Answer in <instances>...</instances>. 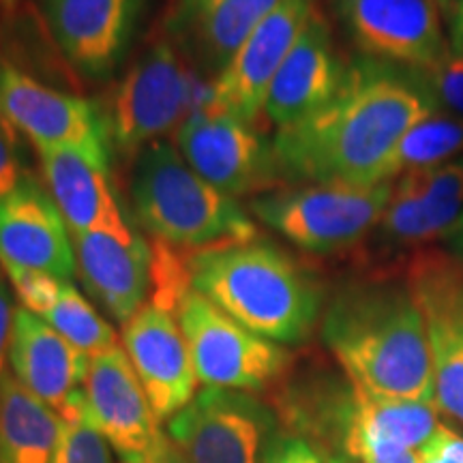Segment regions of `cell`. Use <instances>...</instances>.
I'll return each instance as SVG.
<instances>
[{
  "instance_id": "1",
  "label": "cell",
  "mask_w": 463,
  "mask_h": 463,
  "mask_svg": "<svg viewBox=\"0 0 463 463\" xmlns=\"http://www.w3.org/2000/svg\"><path fill=\"white\" fill-rule=\"evenodd\" d=\"M438 109L416 69L369 56L350 61L337 95L273 137L281 181L384 183L399 140Z\"/></svg>"
},
{
  "instance_id": "2",
  "label": "cell",
  "mask_w": 463,
  "mask_h": 463,
  "mask_svg": "<svg viewBox=\"0 0 463 463\" xmlns=\"http://www.w3.org/2000/svg\"><path fill=\"white\" fill-rule=\"evenodd\" d=\"M320 333L358 389L378 397L436 403L425 317L403 270L341 281L324 305Z\"/></svg>"
},
{
  "instance_id": "3",
  "label": "cell",
  "mask_w": 463,
  "mask_h": 463,
  "mask_svg": "<svg viewBox=\"0 0 463 463\" xmlns=\"http://www.w3.org/2000/svg\"><path fill=\"white\" fill-rule=\"evenodd\" d=\"M187 275L191 289L247 331L279 345L309 341L326 305L317 277L260 236L189 253Z\"/></svg>"
},
{
  "instance_id": "4",
  "label": "cell",
  "mask_w": 463,
  "mask_h": 463,
  "mask_svg": "<svg viewBox=\"0 0 463 463\" xmlns=\"http://www.w3.org/2000/svg\"><path fill=\"white\" fill-rule=\"evenodd\" d=\"M129 200L136 222L157 242L191 253L258 236L239 200L204 181L174 140H161L133 157Z\"/></svg>"
},
{
  "instance_id": "5",
  "label": "cell",
  "mask_w": 463,
  "mask_h": 463,
  "mask_svg": "<svg viewBox=\"0 0 463 463\" xmlns=\"http://www.w3.org/2000/svg\"><path fill=\"white\" fill-rule=\"evenodd\" d=\"M392 194V181L297 183L249 198V215L316 256H335L372 239Z\"/></svg>"
},
{
  "instance_id": "6",
  "label": "cell",
  "mask_w": 463,
  "mask_h": 463,
  "mask_svg": "<svg viewBox=\"0 0 463 463\" xmlns=\"http://www.w3.org/2000/svg\"><path fill=\"white\" fill-rule=\"evenodd\" d=\"M191 99L184 56L167 37L153 42L127 69L101 108L112 150L136 157L183 125Z\"/></svg>"
},
{
  "instance_id": "7",
  "label": "cell",
  "mask_w": 463,
  "mask_h": 463,
  "mask_svg": "<svg viewBox=\"0 0 463 463\" xmlns=\"http://www.w3.org/2000/svg\"><path fill=\"white\" fill-rule=\"evenodd\" d=\"M176 317L198 382L208 389H273L292 367L286 347L247 331L195 289L189 288L178 300Z\"/></svg>"
},
{
  "instance_id": "8",
  "label": "cell",
  "mask_w": 463,
  "mask_h": 463,
  "mask_svg": "<svg viewBox=\"0 0 463 463\" xmlns=\"http://www.w3.org/2000/svg\"><path fill=\"white\" fill-rule=\"evenodd\" d=\"M273 389L270 408L283 433L309 444L324 463H358V386L344 369L289 367Z\"/></svg>"
},
{
  "instance_id": "9",
  "label": "cell",
  "mask_w": 463,
  "mask_h": 463,
  "mask_svg": "<svg viewBox=\"0 0 463 463\" xmlns=\"http://www.w3.org/2000/svg\"><path fill=\"white\" fill-rule=\"evenodd\" d=\"M184 161L230 198H253L281 181L273 140L236 116L204 108L174 133Z\"/></svg>"
},
{
  "instance_id": "10",
  "label": "cell",
  "mask_w": 463,
  "mask_h": 463,
  "mask_svg": "<svg viewBox=\"0 0 463 463\" xmlns=\"http://www.w3.org/2000/svg\"><path fill=\"white\" fill-rule=\"evenodd\" d=\"M402 270L425 317L438 412L463 425V262L444 249L422 247Z\"/></svg>"
},
{
  "instance_id": "11",
  "label": "cell",
  "mask_w": 463,
  "mask_h": 463,
  "mask_svg": "<svg viewBox=\"0 0 463 463\" xmlns=\"http://www.w3.org/2000/svg\"><path fill=\"white\" fill-rule=\"evenodd\" d=\"M277 430L273 408L260 397L208 386L167 422V433L189 463H262Z\"/></svg>"
},
{
  "instance_id": "12",
  "label": "cell",
  "mask_w": 463,
  "mask_h": 463,
  "mask_svg": "<svg viewBox=\"0 0 463 463\" xmlns=\"http://www.w3.org/2000/svg\"><path fill=\"white\" fill-rule=\"evenodd\" d=\"M331 5L363 56L420 71L450 52L436 0H331Z\"/></svg>"
},
{
  "instance_id": "13",
  "label": "cell",
  "mask_w": 463,
  "mask_h": 463,
  "mask_svg": "<svg viewBox=\"0 0 463 463\" xmlns=\"http://www.w3.org/2000/svg\"><path fill=\"white\" fill-rule=\"evenodd\" d=\"M146 0H37L45 31L67 65L103 82L123 65Z\"/></svg>"
},
{
  "instance_id": "14",
  "label": "cell",
  "mask_w": 463,
  "mask_h": 463,
  "mask_svg": "<svg viewBox=\"0 0 463 463\" xmlns=\"http://www.w3.org/2000/svg\"><path fill=\"white\" fill-rule=\"evenodd\" d=\"M317 9V0H279L213 80L206 108L256 125L277 71Z\"/></svg>"
},
{
  "instance_id": "15",
  "label": "cell",
  "mask_w": 463,
  "mask_h": 463,
  "mask_svg": "<svg viewBox=\"0 0 463 463\" xmlns=\"http://www.w3.org/2000/svg\"><path fill=\"white\" fill-rule=\"evenodd\" d=\"M0 118L34 150L109 146L101 106L39 82L7 58H0Z\"/></svg>"
},
{
  "instance_id": "16",
  "label": "cell",
  "mask_w": 463,
  "mask_h": 463,
  "mask_svg": "<svg viewBox=\"0 0 463 463\" xmlns=\"http://www.w3.org/2000/svg\"><path fill=\"white\" fill-rule=\"evenodd\" d=\"M43 184L71 232H101L131 241L137 234L109 176V146H58L37 150Z\"/></svg>"
},
{
  "instance_id": "17",
  "label": "cell",
  "mask_w": 463,
  "mask_h": 463,
  "mask_svg": "<svg viewBox=\"0 0 463 463\" xmlns=\"http://www.w3.org/2000/svg\"><path fill=\"white\" fill-rule=\"evenodd\" d=\"M463 215V159L419 167L392 181V194L373 241L386 249L430 247L447 241Z\"/></svg>"
},
{
  "instance_id": "18",
  "label": "cell",
  "mask_w": 463,
  "mask_h": 463,
  "mask_svg": "<svg viewBox=\"0 0 463 463\" xmlns=\"http://www.w3.org/2000/svg\"><path fill=\"white\" fill-rule=\"evenodd\" d=\"M0 266L67 281L78 273L71 230L33 172H26L20 184L0 198Z\"/></svg>"
},
{
  "instance_id": "19",
  "label": "cell",
  "mask_w": 463,
  "mask_h": 463,
  "mask_svg": "<svg viewBox=\"0 0 463 463\" xmlns=\"http://www.w3.org/2000/svg\"><path fill=\"white\" fill-rule=\"evenodd\" d=\"M84 395L90 420L118 453L120 463L144 459L164 436L125 347L114 345L90 358Z\"/></svg>"
},
{
  "instance_id": "20",
  "label": "cell",
  "mask_w": 463,
  "mask_h": 463,
  "mask_svg": "<svg viewBox=\"0 0 463 463\" xmlns=\"http://www.w3.org/2000/svg\"><path fill=\"white\" fill-rule=\"evenodd\" d=\"M123 347L159 420L198 395V375L174 311L148 303L123 324Z\"/></svg>"
},
{
  "instance_id": "21",
  "label": "cell",
  "mask_w": 463,
  "mask_h": 463,
  "mask_svg": "<svg viewBox=\"0 0 463 463\" xmlns=\"http://www.w3.org/2000/svg\"><path fill=\"white\" fill-rule=\"evenodd\" d=\"M347 65L335 43L331 22L317 9L266 92L269 123L279 131L322 109L344 84Z\"/></svg>"
},
{
  "instance_id": "22",
  "label": "cell",
  "mask_w": 463,
  "mask_h": 463,
  "mask_svg": "<svg viewBox=\"0 0 463 463\" xmlns=\"http://www.w3.org/2000/svg\"><path fill=\"white\" fill-rule=\"evenodd\" d=\"M75 264L86 292L118 324H127L150 300L155 247L140 234L131 241L101 232H71Z\"/></svg>"
},
{
  "instance_id": "23",
  "label": "cell",
  "mask_w": 463,
  "mask_h": 463,
  "mask_svg": "<svg viewBox=\"0 0 463 463\" xmlns=\"http://www.w3.org/2000/svg\"><path fill=\"white\" fill-rule=\"evenodd\" d=\"M277 3L279 0H172L165 37L184 61L215 80Z\"/></svg>"
},
{
  "instance_id": "24",
  "label": "cell",
  "mask_w": 463,
  "mask_h": 463,
  "mask_svg": "<svg viewBox=\"0 0 463 463\" xmlns=\"http://www.w3.org/2000/svg\"><path fill=\"white\" fill-rule=\"evenodd\" d=\"M14 378L61 414L84 389L90 356L24 307L15 309L9 354Z\"/></svg>"
},
{
  "instance_id": "25",
  "label": "cell",
  "mask_w": 463,
  "mask_h": 463,
  "mask_svg": "<svg viewBox=\"0 0 463 463\" xmlns=\"http://www.w3.org/2000/svg\"><path fill=\"white\" fill-rule=\"evenodd\" d=\"M62 419L14 375L0 384V463H54Z\"/></svg>"
},
{
  "instance_id": "26",
  "label": "cell",
  "mask_w": 463,
  "mask_h": 463,
  "mask_svg": "<svg viewBox=\"0 0 463 463\" xmlns=\"http://www.w3.org/2000/svg\"><path fill=\"white\" fill-rule=\"evenodd\" d=\"M438 427L436 403L378 397L358 389V463L364 450L380 444L420 450L438 431Z\"/></svg>"
},
{
  "instance_id": "27",
  "label": "cell",
  "mask_w": 463,
  "mask_h": 463,
  "mask_svg": "<svg viewBox=\"0 0 463 463\" xmlns=\"http://www.w3.org/2000/svg\"><path fill=\"white\" fill-rule=\"evenodd\" d=\"M461 153L463 118L438 108L399 140L384 167V181H395L402 174L419 167L449 164Z\"/></svg>"
},
{
  "instance_id": "28",
  "label": "cell",
  "mask_w": 463,
  "mask_h": 463,
  "mask_svg": "<svg viewBox=\"0 0 463 463\" xmlns=\"http://www.w3.org/2000/svg\"><path fill=\"white\" fill-rule=\"evenodd\" d=\"M39 317L90 358L118 345L114 328L73 286V281H61L56 297Z\"/></svg>"
},
{
  "instance_id": "29",
  "label": "cell",
  "mask_w": 463,
  "mask_h": 463,
  "mask_svg": "<svg viewBox=\"0 0 463 463\" xmlns=\"http://www.w3.org/2000/svg\"><path fill=\"white\" fill-rule=\"evenodd\" d=\"M62 431L54 463H112L109 442L89 416L84 389L61 412Z\"/></svg>"
},
{
  "instance_id": "30",
  "label": "cell",
  "mask_w": 463,
  "mask_h": 463,
  "mask_svg": "<svg viewBox=\"0 0 463 463\" xmlns=\"http://www.w3.org/2000/svg\"><path fill=\"white\" fill-rule=\"evenodd\" d=\"M436 106L463 118V52L450 48L447 56L419 71Z\"/></svg>"
},
{
  "instance_id": "31",
  "label": "cell",
  "mask_w": 463,
  "mask_h": 463,
  "mask_svg": "<svg viewBox=\"0 0 463 463\" xmlns=\"http://www.w3.org/2000/svg\"><path fill=\"white\" fill-rule=\"evenodd\" d=\"M15 136L17 133L0 118V198L11 194L26 174Z\"/></svg>"
},
{
  "instance_id": "32",
  "label": "cell",
  "mask_w": 463,
  "mask_h": 463,
  "mask_svg": "<svg viewBox=\"0 0 463 463\" xmlns=\"http://www.w3.org/2000/svg\"><path fill=\"white\" fill-rule=\"evenodd\" d=\"M262 463H324L320 455L300 438L277 430L266 442Z\"/></svg>"
},
{
  "instance_id": "33",
  "label": "cell",
  "mask_w": 463,
  "mask_h": 463,
  "mask_svg": "<svg viewBox=\"0 0 463 463\" xmlns=\"http://www.w3.org/2000/svg\"><path fill=\"white\" fill-rule=\"evenodd\" d=\"M14 305V288H11L9 277L0 266V384L7 378V364L11 354V339H14V322H15Z\"/></svg>"
},
{
  "instance_id": "34",
  "label": "cell",
  "mask_w": 463,
  "mask_h": 463,
  "mask_svg": "<svg viewBox=\"0 0 463 463\" xmlns=\"http://www.w3.org/2000/svg\"><path fill=\"white\" fill-rule=\"evenodd\" d=\"M416 455L419 463H463V438L439 425L430 442L416 450Z\"/></svg>"
},
{
  "instance_id": "35",
  "label": "cell",
  "mask_w": 463,
  "mask_h": 463,
  "mask_svg": "<svg viewBox=\"0 0 463 463\" xmlns=\"http://www.w3.org/2000/svg\"><path fill=\"white\" fill-rule=\"evenodd\" d=\"M136 463H189V461L183 450L178 449V444L170 438V433H164L159 442L150 449V453Z\"/></svg>"
},
{
  "instance_id": "36",
  "label": "cell",
  "mask_w": 463,
  "mask_h": 463,
  "mask_svg": "<svg viewBox=\"0 0 463 463\" xmlns=\"http://www.w3.org/2000/svg\"><path fill=\"white\" fill-rule=\"evenodd\" d=\"M450 48L455 52H463V0H457L453 26H450Z\"/></svg>"
},
{
  "instance_id": "37",
  "label": "cell",
  "mask_w": 463,
  "mask_h": 463,
  "mask_svg": "<svg viewBox=\"0 0 463 463\" xmlns=\"http://www.w3.org/2000/svg\"><path fill=\"white\" fill-rule=\"evenodd\" d=\"M447 242H449V251L453 253L459 262H463V228H455L450 232L447 236Z\"/></svg>"
},
{
  "instance_id": "38",
  "label": "cell",
  "mask_w": 463,
  "mask_h": 463,
  "mask_svg": "<svg viewBox=\"0 0 463 463\" xmlns=\"http://www.w3.org/2000/svg\"><path fill=\"white\" fill-rule=\"evenodd\" d=\"M438 3V7H450V5H457V0H436Z\"/></svg>"
},
{
  "instance_id": "39",
  "label": "cell",
  "mask_w": 463,
  "mask_h": 463,
  "mask_svg": "<svg viewBox=\"0 0 463 463\" xmlns=\"http://www.w3.org/2000/svg\"><path fill=\"white\" fill-rule=\"evenodd\" d=\"M457 228H463V215H461V222H459V223H457Z\"/></svg>"
}]
</instances>
